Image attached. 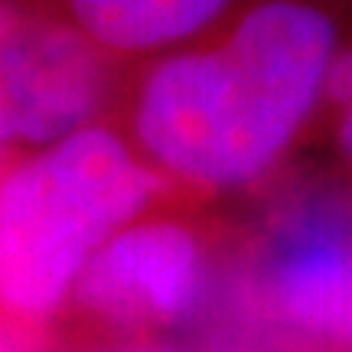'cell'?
<instances>
[{
	"mask_svg": "<svg viewBox=\"0 0 352 352\" xmlns=\"http://www.w3.org/2000/svg\"><path fill=\"white\" fill-rule=\"evenodd\" d=\"M336 52V20L314 0H258L215 39L147 65L127 101V140L183 189L252 186L323 104Z\"/></svg>",
	"mask_w": 352,
	"mask_h": 352,
	"instance_id": "1",
	"label": "cell"
},
{
	"mask_svg": "<svg viewBox=\"0 0 352 352\" xmlns=\"http://www.w3.org/2000/svg\"><path fill=\"white\" fill-rule=\"evenodd\" d=\"M138 147L104 124L39 147L0 176V316L43 336L88 261L166 192Z\"/></svg>",
	"mask_w": 352,
	"mask_h": 352,
	"instance_id": "2",
	"label": "cell"
},
{
	"mask_svg": "<svg viewBox=\"0 0 352 352\" xmlns=\"http://www.w3.org/2000/svg\"><path fill=\"white\" fill-rule=\"evenodd\" d=\"M114 63L59 0H0V144L39 151L98 124Z\"/></svg>",
	"mask_w": 352,
	"mask_h": 352,
	"instance_id": "3",
	"label": "cell"
},
{
	"mask_svg": "<svg viewBox=\"0 0 352 352\" xmlns=\"http://www.w3.org/2000/svg\"><path fill=\"white\" fill-rule=\"evenodd\" d=\"M212 294V252L183 215H144L121 228L78 277L65 316L88 342L157 340L192 323Z\"/></svg>",
	"mask_w": 352,
	"mask_h": 352,
	"instance_id": "4",
	"label": "cell"
},
{
	"mask_svg": "<svg viewBox=\"0 0 352 352\" xmlns=\"http://www.w3.org/2000/svg\"><path fill=\"white\" fill-rule=\"evenodd\" d=\"M252 300L284 329L352 352V199L314 189L271 219L252 264Z\"/></svg>",
	"mask_w": 352,
	"mask_h": 352,
	"instance_id": "5",
	"label": "cell"
},
{
	"mask_svg": "<svg viewBox=\"0 0 352 352\" xmlns=\"http://www.w3.org/2000/svg\"><path fill=\"white\" fill-rule=\"evenodd\" d=\"M114 59L164 56L219 26L235 0H59Z\"/></svg>",
	"mask_w": 352,
	"mask_h": 352,
	"instance_id": "6",
	"label": "cell"
},
{
	"mask_svg": "<svg viewBox=\"0 0 352 352\" xmlns=\"http://www.w3.org/2000/svg\"><path fill=\"white\" fill-rule=\"evenodd\" d=\"M323 104L333 111V138H336V153L352 173V46L340 50L329 65L327 91Z\"/></svg>",
	"mask_w": 352,
	"mask_h": 352,
	"instance_id": "7",
	"label": "cell"
},
{
	"mask_svg": "<svg viewBox=\"0 0 352 352\" xmlns=\"http://www.w3.org/2000/svg\"><path fill=\"white\" fill-rule=\"evenodd\" d=\"M72 352H183L179 346L157 340H104V342H85Z\"/></svg>",
	"mask_w": 352,
	"mask_h": 352,
	"instance_id": "8",
	"label": "cell"
},
{
	"mask_svg": "<svg viewBox=\"0 0 352 352\" xmlns=\"http://www.w3.org/2000/svg\"><path fill=\"white\" fill-rule=\"evenodd\" d=\"M0 352H50V346L43 336L23 333L20 327H13L0 316Z\"/></svg>",
	"mask_w": 352,
	"mask_h": 352,
	"instance_id": "9",
	"label": "cell"
},
{
	"mask_svg": "<svg viewBox=\"0 0 352 352\" xmlns=\"http://www.w3.org/2000/svg\"><path fill=\"white\" fill-rule=\"evenodd\" d=\"M10 147H7V144H0V176H3V170H7V166L13 164V157H10Z\"/></svg>",
	"mask_w": 352,
	"mask_h": 352,
	"instance_id": "10",
	"label": "cell"
}]
</instances>
